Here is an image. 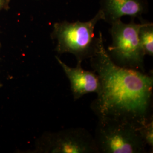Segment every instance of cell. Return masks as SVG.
Masks as SVG:
<instances>
[{
  "label": "cell",
  "instance_id": "obj_3",
  "mask_svg": "<svg viewBox=\"0 0 153 153\" xmlns=\"http://www.w3.org/2000/svg\"><path fill=\"white\" fill-rule=\"evenodd\" d=\"M94 138L99 153H146L140 127L128 121L99 117Z\"/></svg>",
  "mask_w": 153,
  "mask_h": 153
},
{
  "label": "cell",
  "instance_id": "obj_1",
  "mask_svg": "<svg viewBox=\"0 0 153 153\" xmlns=\"http://www.w3.org/2000/svg\"><path fill=\"white\" fill-rule=\"evenodd\" d=\"M98 76L100 88L91 108L99 117L128 121L138 127L153 116V74L123 68L111 60L104 47L102 33L89 59Z\"/></svg>",
  "mask_w": 153,
  "mask_h": 153
},
{
  "label": "cell",
  "instance_id": "obj_4",
  "mask_svg": "<svg viewBox=\"0 0 153 153\" xmlns=\"http://www.w3.org/2000/svg\"><path fill=\"white\" fill-rule=\"evenodd\" d=\"M111 26L109 33L112 41L106 50L111 60L121 67L145 72V55L138 38L142 23H136L131 18L130 23L119 19Z\"/></svg>",
  "mask_w": 153,
  "mask_h": 153
},
{
  "label": "cell",
  "instance_id": "obj_2",
  "mask_svg": "<svg viewBox=\"0 0 153 153\" xmlns=\"http://www.w3.org/2000/svg\"><path fill=\"white\" fill-rule=\"evenodd\" d=\"M104 15L99 9L95 16L86 22L66 21L56 22L51 34V38L57 42L55 51L58 55L71 53L76 61L82 62L93 56L96 49L98 36L94 30L98 22L103 21Z\"/></svg>",
  "mask_w": 153,
  "mask_h": 153
},
{
  "label": "cell",
  "instance_id": "obj_6",
  "mask_svg": "<svg viewBox=\"0 0 153 153\" xmlns=\"http://www.w3.org/2000/svg\"><path fill=\"white\" fill-rule=\"evenodd\" d=\"M55 58L70 82L71 93L75 100L88 94L99 93L100 83L98 76L95 71L84 70L81 62L78 61L76 67L71 68L67 65L57 56Z\"/></svg>",
  "mask_w": 153,
  "mask_h": 153
},
{
  "label": "cell",
  "instance_id": "obj_11",
  "mask_svg": "<svg viewBox=\"0 0 153 153\" xmlns=\"http://www.w3.org/2000/svg\"><path fill=\"white\" fill-rule=\"evenodd\" d=\"M1 83H0V87H1Z\"/></svg>",
  "mask_w": 153,
  "mask_h": 153
},
{
  "label": "cell",
  "instance_id": "obj_7",
  "mask_svg": "<svg viewBox=\"0 0 153 153\" xmlns=\"http://www.w3.org/2000/svg\"><path fill=\"white\" fill-rule=\"evenodd\" d=\"M103 21L110 25L123 16L142 19L148 10V0H100Z\"/></svg>",
  "mask_w": 153,
  "mask_h": 153
},
{
  "label": "cell",
  "instance_id": "obj_10",
  "mask_svg": "<svg viewBox=\"0 0 153 153\" xmlns=\"http://www.w3.org/2000/svg\"><path fill=\"white\" fill-rule=\"evenodd\" d=\"M10 0H0V11L9 9Z\"/></svg>",
  "mask_w": 153,
  "mask_h": 153
},
{
  "label": "cell",
  "instance_id": "obj_8",
  "mask_svg": "<svg viewBox=\"0 0 153 153\" xmlns=\"http://www.w3.org/2000/svg\"><path fill=\"white\" fill-rule=\"evenodd\" d=\"M142 26L139 30L138 38L145 55L153 57V23L144 20H140Z\"/></svg>",
  "mask_w": 153,
  "mask_h": 153
},
{
  "label": "cell",
  "instance_id": "obj_5",
  "mask_svg": "<svg viewBox=\"0 0 153 153\" xmlns=\"http://www.w3.org/2000/svg\"><path fill=\"white\" fill-rule=\"evenodd\" d=\"M39 152L99 153L94 136L83 128L64 129L44 135L37 146Z\"/></svg>",
  "mask_w": 153,
  "mask_h": 153
},
{
  "label": "cell",
  "instance_id": "obj_9",
  "mask_svg": "<svg viewBox=\"0 0 153 153\" xmlns=\"http://www.w3.org/2000/svg\"><path fill=\"white\" fill-rule=\"evenodd\" d=\"M140 131L147 147L153 148V118L152 116L148 121L140 127Z\"/></svg>",
  "mask_w": 153,
  "mask_h": 153
}]
</instances>
